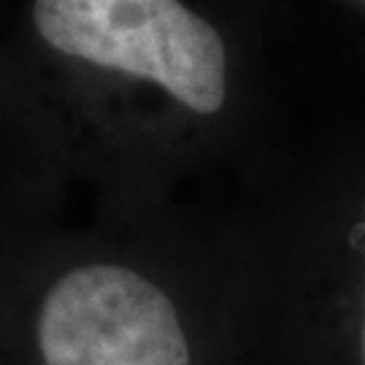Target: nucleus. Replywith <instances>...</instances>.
<instances>
[{
  "mask_svg": "<svg viewBox=\"0 0 365 365\" xmlns=\"http://www.w3.org/2000/svg\"><path fill=\"white\" fill-rule=\"evenodd\" d=\"M27 27L76 90L108 206L179 203L271 144L247 46L206 0H30Z\"/></svg>",
  "mask_w": 365,
  "mask_h": 365,
  "instance_id": "1",
  "label": "nucleus"
},
{
  "mask_svg": "<svg viewBox=\"0 0 365 365\" xmlns=\"http://www.w3.org/2000/svg\"><path fill=\"white\" fill-rule=\"evenodd\" d=\"M271 146V144H268ZM262 149L257 192L227 217L260 365H365V128L300 157Z\"/></svg>",
  "mask_w": 365,
  "mask_h": 365,
  "instance_id": "2",
  "label": "nucleus"
},
{
  "mask_svg": "<svg viewBox=\"0 0 365 365\" xmlns=\"http://www.w3.org/2000/svg\"><path fill=\"white\" fill-rule=\"evenodd\" d=\"M344 3H346L349 9H354L357 14H363L365 16V0H344Z\"/></svg>",
  "mask_w": 365,
  "mask_h": 365,
  "instance_id": "3",
  "label": "nucleus"
}]
</instances>
